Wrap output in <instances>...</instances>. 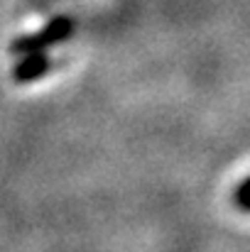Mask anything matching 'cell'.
<instances>
[{"label": "cell", "mask_w": 250, "mask_h": 252, "mask_svg": "<svg viewBox=\"0 0 250 252\" xmlns=\"http://www.w3.org/2000/svg\"><path fill=\"white\" fill-rule=\"evenodd\" d=\"M74 32V20L67 17V15H59L54 17L47 27H42L39 32L35 34H27V37H17L12 42V52L15 54H30V52H44L64 39H69Z\"/></svg>", "instance_id": "6da1fadb"}, {"label": "cell", "mask_w": 250, "mask_h": 252, "mask_svg": "<svg viewBox=\"0 0 250 252\" xmlns=\"http://www.w3.org/2000/svg\"><path fill=\"white\" fill-rule=\"evenodd\" d=\"M49 66H52V62H49V57L44 52H30V54H22V59L15 66L12 74H15L17 84H30V81L39 79L42 74H47Z\"/></svg>", "instance_id": "7a4b0ae2"}, {"label": "cell", "mask_w": 250, "mask_h": 252, "mask_svg": "<svg viewBox=\"0 0 250 252\" xmlns=\"http://www.w3.org/2000/svg\"><path fill=\"white\" fill-rule=\"evenodd\" d=\"M236 206L243 211H250V176L236 189Z\"/></svg>", "instance_id": "3957f363"}]
</instances>
